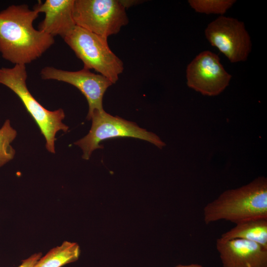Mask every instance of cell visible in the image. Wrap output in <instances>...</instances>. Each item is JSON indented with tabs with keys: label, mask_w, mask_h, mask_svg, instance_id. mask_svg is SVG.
<instances>
[{
	"label": "cell",
	"mask_w": 267,
	"mask_h": 267,
	"mask_svg": "<svg viewBox=\"0 0 267 267\" xmlns=\"http://www.w3.org/2000/svg\"><path fill=\"white\" fill-rule=\"evenodd\" d=\"M39 14L26 4L12 5L0 12V52L4 59L26 65L54 44L53 37L34 28Z\"/></svg>",
	"instance_id": "1"
},
{
	"label": "cell",
	"mask_w": 267,
	"mask_h": 267,
	"mask_svg": "<svg viewBox=\"0 0 267 267\" xmlns=\"http://www.w3.org/2000/svg\"><path fill=\"white\" fill-rule=\"evenodd\" d=\"M206 224L220 220L234 223L267 218V179L259 177L240 187L228 189L203 209Z\"/></svg>",
	"instance_id": "2"
},
{
	"label": "cell",
	"mask_w": 267,
	"mask_h": 267,
	"mask_svg": "<svg viewBox=\"0 0 267 267\" xmlns=\"http://www.w3.org/2000/svg\"><path fill=\"white\" fill-rule=\"evenodd\" d=\"M27 78L26 65H15L11 68H0V84L8 88L20 98L44 136L46 149L54 153L56 133L59 131L66 132L68 130V127L62 123L64 112L62 109L51 111L44 108L29 91Z\"/></svg>",
	"instance_id": "3"
},
{
	"label": "cell",
	"mask_w": 267,
	"mask_h": 267,
	"mask_svg": "<svg viewBox=\"0 0 267 267\" xmlns=\"http://www.w3.org/2000/svg\"><path fill=\"white\" fill-rule=\"evenodd\" d=\"M84 63L115 84L124 70L122 60L110 48L107 39L76 26L64 39Z\"/></svg>",
	"instance_id": "4"
},
{
	"label": "cell",
	"mask_w": 267,
	"mask_h": 267,
	"mask_svg": "<svg viewBox=\"0 0 267 267\" xmlns=\"http://www.w3.org/2000/svg\"><path fill=\"white\" fill-rule=\"evenodd\" d=\"M90 130L88 134L74 143L83 151L82 158L89 160L92 152L102 148L104 140L116 137H133L147 141L160 149L166 144L156 134L140 128L134 122L113 116L104 110L94 111L91 115Z\"/></svg>",
	"instance_id": "5"
},
{
	"label": "cell",
	"mask_w": 267,
	"mask_h": 267,
	"mask_svg": "<svg viewBox=\"0 0 267 267\" xmlns=\"http://www.w3.org/2000/svg\"><path fill=\"white\" fill-rule=\"evenodd\" d=\"M126 8L122 0H75L73 16L76 26L107 39L128 23Z\"/></svg>",
	"instance_id": "6"
},
{
	"label": "cell",
	"mask_w": 267,
	"mask_h": 267,
	"mask_svg": "<svg viewBox=\"0 0 267 267\" xmlns=\"http://www.w3.org/2000/svg\"><path fill=\"white\" fill-rule=\"evenodd\" d=\"M205 35L211 44L231 62L246 61L251 50L250 37L245 25L235 18L219 16L208 24Z\"/></svg>",
	"instance_id": "7"
},
{
	"label": "cell",
	"mask_w": 267,
	"mask_h": 267,
	"mask_svg": "<svg viewBox=\"0 0 267 267\" xmlns=\"http://www.w3.org/2000/svg\"><path fill=\"white\" fill-rule=\"evenodd\" d=\"M188 87L207 96H216L228 86L231 76L215 53L205 50L198 54L186 70Z\"/></svg>",
	"instance_id": "8"
},
{
	"label": "cell",
	"mask_w": 267,
	"mask_h": 267,
	"mask_svg": "<svg viewBox=\"0 0 267 267\" xmlns=\"http://www.w3.org/2000/svg\"><path fill=\"white\" fill-rule=\"evenodd\" d=\"M42 79L63 82L77 88L84 95L89 104L87 118L90 120L92 113L101 111L103 95L112 82L100 74H95L83 68L77 71H69L46 66L41 71Z\"/></svg>",
	"instance_id": "9"
},
{
	"label": "cell",
	"mask_w": 267,
	"mask_h": 267,
	"mask_svg": "<svg viewBox=\"0 0 267 267\" xmlns=\"http://www.w3.org/2000/svg\"><path fill=\"white\" fill-rule=\"evenodd\" d=\"M216 248L223 267H267V249L255 242L219 238Z\"/></svg>",
	"instance_id": "10"
},
{
	"label": "cell",
	"mask_w": 267,
	"mask_h": 267,
	"mask_svg": "<svg viewBox=\"0 0 267 267\" xmlns=\"http://www.w3.org/2000/svg\"><path fill=\"white\" fill-rule=\"evenodd\" d=\"M75 0H46L39 2L34 9L44 13V18L39 25V30L52 37L63 39L75 28L73 16Z\"/></svg>",
	"instance_id": "11"
},
{
	"label": "cell",
	"mask_w": 267,
	"mask_h": 267,
	"mask_svg": "<svg viewBox=\"0 0 267 267\" xmlns=\"http://www.w3.org/2000/svg\"><path fill=\"white\" fill-rule=\"evenodd\" d=\"M223 240L241 239L255 242L267 249V218L247 220L222 234Z\"/></svg>",
	"instance_id": "12"
},
{
	"label": "cell",
	"mask_w": 267,
	"mask_h": 267,
	"mask_svg": "<svg viewBox=\"0 0 267 267\" xmlns=\"http://www.w3.org/2000/svg\"><path fill=\"white\" fill-rule=\"evenodd\" d=\"M80 255V248L77 243L65 241L41 257L34 267H61L78 260Z\"/></svg>",
	"instance_id": "13"
},
{
	"label": "cell",
	"mask_w": 267,
	"mask_h": 267,
	"mask_svg": "<svg viewBox=\"0 0 267 267\" xmlns=\"http://www.w3.org/2000/svg\"><path fill=\"white\" fill-rule=\"evenodd\" d=\"M17 135V132L6 120L0 129V167L13 159L15 151L11 145Z\"/></svg>",
	"instance_id": "14"
},
{
	"label": "cell",
	"mask_w": 267,
	"mask_h": 267,
	"mask_svg": "<svg viewBox=\"0 0 267 267\" xmlns=\"http://www.w3.org/2000/svg\"><path fill=\"white\" fill-rule=\"evenodd\" d=\"M233 0H190L189 5L201 13L223 14L235 3Z\"/></svg>",
	"instance_id": "15"
},
{
	"label": "cell",
	"mask_w": 267,
	"mask_h": 267,
	"mask_svg": "<svg viewBox=\"0 0 267 267\" xmlns=\"http://www.w3.org/2000/svg\"><path fill=\"white\" fill-rule=\"evenodd\" d=\"M41 253H35L26 260L18 267H34L39 260L42 257Z\"/></svg>",
	"instance_id": "16"
},
{
	"label": "cell",
	"mask_w": 267,
	"mask_h": 267,
	"mask_svg": "<svg viewBox=\"0 0 267 267\" xmlns=\"http://www.w3.org/2000/svg\"><path fill=\"white\" fill-rule=\"evenodd\" d=\"M175 267H204L199 264H192L187 265H178L176 266Z\"/></svg>",
	"instance_id": "17"
}]
</instances>
